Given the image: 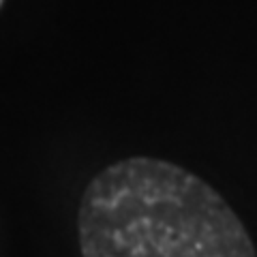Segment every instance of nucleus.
I'll list each match as a JSON object with an SVG mask.
<instances>
[{
  "label": "nucleus",
  "instance_id": "f03ea898",
  "mask_svg": "<svg viewBox=\"0 0 257 257\" xmlns=\"http://www.w3.org/2000/svg\"><path fill=\"white\" fill-rule=\"evenodd\" d=\"M0 3H3V0H0Z\"/></svg>",
  "mask_w": 257,
  "mask_h": 257
},
{
  "label": "nucleus",
  "instance_id": "f257e3e1",
  "mask_svg": "<svg viewBox=\"0 0 257 257\" xmlns=\"http://www.w3.org/2000/svg\"><path fill=\"white\" fill-rule=\"evenodd\" d=\"M84 257H257L251 236L210 184L167 161L133 157L88 184Z\"/></svg>",
  "mask_w": 257,
  "mask_h": 257
}]
</instances>
